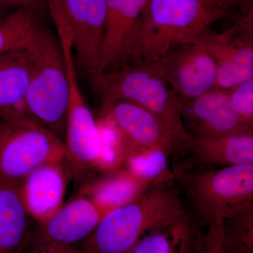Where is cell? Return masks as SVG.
<instances>
[{
    "instance_id": "obj_1",
    "label": "cell",
    "mask_w": 253,
    "mask_h": 253,
    "mask_svg": "<svg viewBox=\"0 0 253 253\" xmlns=\"http://www.w3.org/2000/svg\"><path fill=\"white\" fill-rule=\"evenodd\" d=\"M242 0H148L120 68L151 64L227 17Z\"/></svg>"
},
{
    "instance_id": "obj_2",
    "label": "cell",
    "mask_w": 253,
    "mask_h": 253,
    "mask_svg": "<svg viewBox=\"0 0 253 253\" xmlns=\"http://www.w3.org/2000/svg\"><path fill=\"white\" fill-rule=\"evenodd\" d=\"M172 175L135 201L105 214L78 249L81 253H127L150 231L190 219Z\"/></svg>"
},
{
    "instance_id": "obj_3",
    "label": "cell",
    "mask_w": 253,
    "mask_h": 253,
    "mask_svg": "<svg viewBox=\"0 0 253 253\" xmlns=\"http://www.w3.org/2000/svg\"><path fill=\"white\" fill-rule=\"evenodd\" d=\"M24 51L29 73L28 114L37 124L64 141L69 82L57 34L41 23Z\"/></svg>"
},
{
    "instance_id": "obj_4",
    "label": "cell",
    "mask_w": 253,
    "mask_h": 253,
    "mask_svg": "<svg viewBox=\"0 0 253 253\" xmlns=\"http://www.w3.org/2000/svg\"><path fill=\"white\" fill-rule=\"evenodd\" d=\"M171 172L185 194L191 220L200 228L253 206V165L208 168L187 163Z\"/></svg>"
},
{
    "instance_id": "obj_5",
    "label": "cell",
    "mask_w": 253,
    "mask_h": 253,
    "mask_svg": "<svg viewBox=\"0 0 253 253\" xmlns=\"http://www.w3.org/2000/svg\"><path fill=\"white\" fill-rule=\"evenodd\" d=\"M89 79L101 102L126 101L141 106L161 118L189 146L191 135L183 126L179 99L151 65H128Z\"/></svg>"
},
{
    "instance_id": "obj_6",
    "label": "cell",
    "mask_w": 253,
    "mask_h": 253,
    "mask_svg": "<svg viewBox=\"0 0 253 253\" xmlns=\"http://www.w3.org/2000/svg\"><path fill=\"white\" fill-rule=\"evenodd\" d=\"M66 160L64 141L37 124L0 120V178L19 185L43 165Z\"/></svg>"
},
{
    "instance_id": "obj_7",
    "label": "cell",
    "mask_w": 253,
    "mask_h": 253,
    "mask_svg": "<svg viewBox=\"0 0 253 253\" xmlns=\"http://www.w3.org/2000/svg\"><path fill=\"white\" fill-rule=\"evenodd\" d=\"M56 29L71 38L75 62L90 76L101 73L106 0H47Z\"/></svg>"
},
{
    "instance_id": "obj_8",
    "label": "cell",
    "mask_w": 253,
    "mask_h": 253,
    "mask_svg": "<svg viewBox=\"0 0 253 253\" xmlns=\"http://www.w3.org/2000/svg\"><path fill=\"white\" fill-rule=\"evenodd\" d=\"M104 116L114 123L124 147L125 157L133 153L161 151L168 156L188 151L180 136L154 113L126 101L102 102Z\"/></svg>"
},
{
    "instance_id": "obj_9",
    "label": "cell",
    "mask_w": 253,
    "mask_h": 253,
    "mask_svg": "<svg viewBox=\"0 0 253 253\" xmlns=\"http://www.w3.org/2000/svg\"><path fill=\"white\" fill-rule=\"evenodd\" d=\"M253 10L234 26L216 33L205 30L189 43L204 46L217 66V88L229 90L253 78Z\"/></svg>"
},
{
    "instance_id": "obj_10",
    "label": "cell",
    "mask_w": 253,
    "mask_h": 253,
    "mask_svg": "<svg viewBox=\"0 0 253 253\" xmlns=\"http://www.w3.org/2000/svg\"><path fill=\"white\" fill-rule=\"evenodd\" d=\"M68 82L67 118L64 144L66 159L73 170L81 172L99 166L103 141L99 124L88 107L79 84L76 62L71 46L63 47Z\"/></svg>"
},
{
    "instance_id": "obj_11",
    "label": "cell",
    "mask_w": 253,
    "mask_h": 253,
    "mask_svg": "<svg viewBox=\"0 0 253 253\" xmlns=\"http://www.w3.org/2000/svg\"><path fill=\"white\" fill-rule=\"evenodd\" d=\"M149 65L160 73L178 97L192 99L217 88V66L201 44H180Z\"/></svg>"
},
{
    "instance_id": "obj_12",
    "label": "cell",
    "mask_w": 253,
    "mask_h": 253,
    "mask_svg": "<svg viewBox=\"0 0 253 253\" xmlns=\"http://www.w3.org/2000/svg\"><path fill=\"white\" fill-rule=\"evenodd\" d=\"M178 99L183 126L190 135L217 136L253 132V126L244 122L234 111L227 90L216 88L198 97Z\"/></svg>"
},
{
    "instance_id": "obj_13",
    "label": "cell",
    "mask_w": 253,
    "mask_h": 253,
    "mask_svg": "<svg viewBox=\"0 0 253 253\" xmlns=\"http://www.w3.org/2000/svg\"><path fill=\"white\" fill-rule=\"evenodd\" d=\"M102 217L99 209L86 197L63 204L47 220L38 224L24 253L48 245L81 244L90 235Z\"/></svg>"
},
{
    "instance_id": "obj_14",
    "label": "cell",
    "mask_w": 253,
    "mask_h": 253,
    "mask_svg": "<svg viewBox=\"0 0 253 253\" xmlns=\"http://www.w3.org/2000/svg\"><path fill=\"white\" fill-rule=\"evenodd\" d=\"M63 162L43 165L19 184L23 204L38 224L47 220L63 205L67 185Z\"/></svg>"
},
{
    "instance_id": "obj_15",
    "label": "cell",
    "mask_w": 253,
    "mask_h": 253,
    "mask_svg": "<svg viewBox=\"0 0 253 253\" xmlns=\"http://www.w3.org/2000/svg\"><path fill=\"white\" fill-rule=\"evenodd\" d=\"M148 0H106L101 73L121 66L133 30Z\"/></svg>"
},
{
    "instance_id": "obj_16",
    "label": "cell",
    "mask_w": 253,
    "mask_h": 253,
    "mask_svg": "<svg viewBox=\"0 0 253 253\" xmlns=\"http://www.w3.org/2000/svg\"><path fill=\"white\" fill-rule=\"evenodd\" d=\"M28 83L29 73L24 49L0 55V120L37 124L28 114L26 106Z\"/></svg>"
},
{
    "instance_id": "obj_17",
    "label": "cell",
    "mask_w": 253,
    "mask_h": 253,
    "mask_svg": "<svg viewBox=\"0 0 253 253\" xmlns=\"http://www.w3.org/2000/svg\"><path fill=\"white\" fill-rule=\"evenodd\" d=\"M37 225L23 204L19 185L0 178V253H24Z\"/></svg>"
},
{
    "instance_id": "obj_18",
    "label": "cell",
    "mask_w": 253,
    "mask_h": 253,
    "mask_svg": "<svg viewBox=\"0 0 253 253\" xmlns=\"http://www.w3.org/2000/svg\"><path fill=\"white\" fill-rule=\"evenodd\" d=\"M193 164L208 168L253 165V132L217 136H191Z\"/></svg>"
},
{
    "instance_id": "obj_19",
    "label": "cell",
    "mask_w": 253,
    "mask_h": 253,
    "mask_svg": "<svg viewBox=\"0 0 253 253\" xmlns=\"http://www.w3.org/2000/svg\"><path fill=\"white\" fill-rule=\"evenodd\" d=\"M171 176L161 180H148L136 176L126 168L91 186L86 191L88 197L86 198L104 216L115 208L135 201L153 186Z\"/></svg>"
},
{
    "instance_id": "obj_20",
    "label": "cell",
    "mask_w": 253,
    "mask_h": 253,
    "mask_svg": "<svg viewBox=\"0 0 253 253\" xmlns=\"http://www.w3.org/2000/svg\"><path fill=\"white\" fill-rule=\"evenodd\" d=\"M196 225L190 218L150 231L127 253H194Z\"/></svg>"
},
{
    "instance_id": "obj_21",
    "label": "cell",
    "mask_w": 253,
    "mask_h": 253,
    "mask_svg": "<svg viewBox=\"0 0 253 253\" xmlns=\"http://www.w3.org/2000/svg\"><path fill=\"white\" fill-rule=\"evenodd\" d=\"M44 17L36 10L21 7L0 18V55L24 49Z\"/></svg>"
},
{
    "instance_id": "obj_22",
    "label": "cell",
    "mask_w": 253,
    "mask_h": 253,
    "mask_svg": "<svg viewBox=\"0 0 253 253\" xmlns=\"http://www.w3.org/2000/svg\"><path fill=\"white\" fill-rule=\"evenodd\" d=\"M224 253H253V206L222 221Z\"/></svg>"
},
{
    "instance_id": "obj_23",
    "label": "cell",
    "mask_w": 253,
    "mask_h": 253,
    "mask_svg": "<svg viewBox=\"0 0 253 253\" xmlns=\"http://www.w3.org/2000/svg\"><path fill=\"white\" fill-rule=\"evenodd\" d=\"M126 157L127 169L143 179L161 180L172 175L168 168L169 156L163 151H139Z\"/></svg>"
},
{
    "instance_id": "obj_24",
    "label": "cell",
    "mask_w": 253,
    "mask_h": 253,
    "mask_svg": "<svg viewBox=\"0 0 253 253\" xmlns=\"http://www.w3.org/2000/svg\"><path fill=\"white\" fill-rule=\"evenodd\" d=\"M227 91L236 114L244 122L253 126V78Z\"/></svg>"
},
{
    "instance_id": "obj_25",
    "label": "cell",
    "mask_w": 253,
    "mask_h": 253,
    "mask_svg": "<svg viewBox=\"0 0 253 253\" xmlns=\"http://www.w3.org/2000/svg\"><path fill=\"white\" fill-rule=\"evenodd\" d=\"M206 229L204 231L196 225L194 253H224L222 221L210 224Z\"/></svg>"
},
{
    "instance_id": "obj_26",
    "label": "cell",
    "mask_w": 253,
    "mask_h": 253,
    "mask_svg": "<svg viewBox=\"0 0 253 253\" xmlns=\"http://www.w3.org/2000/svg\"><path fill=\"white\" fill-rule=\"evenodd\" d=\"M0 6H7L11 9L31 8L39 11L45 17L49 15L47 0H0Z\"/></svg>"
},
{
    "instance_id": "obj_27",
    "label": "cell",
    "mask_w": 253,
    "mask_h": 253,
    "mask_svg": "<svg viewBox=\"0 0 253 253\" xmlns=\"http://www.w3.org/2000/svg\"><path fill=\"white\" fill-rule=\"evenodd\" d=\"M27 253H81L75 246L66 245H48Z\"/></svg>"
},
{
    "instance_id": "obj_28",
    "label": "cell",
    "mask_w": 253,
    "mask_h": 253,
    "mask_svg": "<svg viewBox=\"0 0 253 253\" xmlns=\"http://www.w3.org/2000/svg\"><path fill=\"white\" fill-rule=\"evenodd\" d=\"M11 11V8L7 6H0V18L4 17Z\"/></svg>"
}]
</instances>
